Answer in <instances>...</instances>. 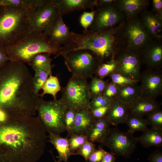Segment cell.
Segmentation results:
<instances>
[{
  "label": "cell",
  "mask_w": 162,
  "mask_h": 162,
  "mask_svg": "<svg viewBox=\"0 0 162 162\" xmlns=\"http://www.w3.org/2000/svg\"><path fill=\"white\" fill-rule=\"evenodd\" d=\"M152 11L162 19V0H152Z\"/></svg>",
  "instance_id": "7bdbcfd3"
},
{
  "label": "cell",
  "mask_w": 162,
  "mask_h": 162,
  "mask_svg": "<svg viewBox=\"0 0 162 162\" xmlns=\"http://www.w3.org/2000/svg\"><path fill=\"white\" fill-rule=\"evenodd\" d=\"M16 116L10 115L0 108V124L5 123Z\"/></svg>",
  "instance_id": "f6af8a7d"
},
{
  "label": "cell",
  "mask_w": 162,
  "mask_h": 162,
  "mask_svg": "<svg viewBox=\"0 0 162 162\" xmlns=\"http://www.w3.org/2000/svg\"><path fill=\"white\" fill-rule=\"evenodd\" d=\"M10 61L11 60L4 51L2 46L0 45V67Z\"/></svg>",
  "instance_id": "bcb514c9"
},
{
  "label": "cell",
  "mask_w": 162,
  "mask_h": 162,
  "mask_svg": "<svg viewBox=\"0 0 162 162\" xmlns=\"http://www.w3.org/2000/svg\"><path fill=\"white\" fill-rule=\"evenodd\" d=\"M76 110L73 109H68L64 116V122L66 130L68 132L70 130L74 122Z\"/></svg>",
  "instance_id": "ab89813d"
},
{
  "label": "cell",
  "mask_w": 162,
  "mask_h": 162,
  "mask_svg": "<svg viewBox=\"0 0 162 162\" xmlns=\"http://www.w3.org/2000/svg\"><path fill=\"white\" fill-rule=\"evenodd\" d=\"M95 10L94 20L89 27L93 32L115 27L126 19L124 14L115 5L97 8Z\"/></svg>",
  "instance_id": "7c38bea8"
},
{
  "label": "cell",
  "mask_w": 162,
  "mask_h": 162,
  "mask_svg": "<svg viewBox=\"0 0 162 162\" xmlns=\"http://www.w3.org/2000/svg\"><path fill=\"white\" fill-rule=\"evenodd\" d=\"M129 114V105L114 99L104 117L110 124L117 125L125 123Z\"/></svg>",
  "instance_id": "2e32d148"
},
{
  "label": "cell",
  "mask_w": 162,
  "mask_h": 162,
  "mask_svg": "<svg viewBox=\"0 0 162 162\" xmlns=\"http://www.w3.org/2000/svg\"><path fill=\"white\" fill-rule=\"evenodd\" d=\"M41 89L43 90L42 93L39 94L42 97L46 94L51 95L54 99H56L57 93L61 90L60 83L57 77L51 74L42 86Z\"/></svg>",
  "instance_id": "83f0119b"
},
{
  "label": "cell",
  "mask_w": 162,
  "mask_h": 162,
  "mask_svg": "<svg viewBox=\"0 0 162 162\" xmlns=\"http://www.w3.org/2000/svg\"><path fill=\"white\" fill-rule=\"evenodd\" d=\"M137 142L133 134L122 132L116 127L110 128L101 144L107 147L115 155L128 158L135 150Z\"/></svg>",
  "instance_id": "9c48e42d"
},
{
  "label": "cell",
  "mask_w": 162,
  "mask_h": 162,
  "mask_svg": "<svg viewBox=\"0 0 162 162\" xmlns=\"http://www.w3.org/2000/svg\"><path fill=\"white\" fill-rule=\"evenodd\" d=\"M143 64L147 68L160 69L162 65V40L153 39L140 52Z\"/></svg>",
  "instance_id": "5bb4252c"
},
{
  "label": "cell",
  "mask_w": 162,
  "mask_h": 162,
  "mask_svg": "<svg viewBox=\"0 0 162 162\" xmlns=\"http://www.w3.org/2000/svg\"><path fill=\"white\" fill-rule=\"evenodd\" d=\"M114 58L116 62L115 72L140 81L143 64L140 52L124 49L115 55Z\"/></svg>",
  "instance_id": "8fae6325"
},
{
  "label": "cell",
  "mask_w": 162,
  "mask_h": 162,
  "mask_svg": "<svg viewBox=\"0 0 162 162\" xmlns=\"http://www.w3.org/2000/svg\"><path fill=\"white\" fill-rule=\"evenodd\" d=\"M115 155L111 152H106L101 162H115L116 158V157Z\"/></svg>",
  "instance_id": "7dc6e473"
},
{
  "label": "cell",
  "mask_w": 162,
  "mask_h": 162,
  "mask_svg": "<svg viewBox=\"0 0 162 162\" xmlns=\"http://www.w3.org/2000/svg\"><path fill=\"white\" fill-rule=\"evenodd\" d=\"M50 55L45 53L38 54L31 58L28 64L34 71L52 68L54 65L51 64L52 59L50 57Z\"/></svg>",
  "instance_id": "484cf974"
},
{
  "label": "cell",
  "mask_w": 162,
  "mask_h": 162,
  "mask_svg": "<svg viewBox=\"0 0 162 162\" xmlns=\"http://www.w3.org/2000/svg\"><path fill=\"white\" fill-rule=\"evenodd\" d=\"M38 0H0L2 6H8L17 9L27 10L37 3Z\"/></svg>",
  "instance_id": "4dcf8cb0"
},
{
  "label": "cell",
  "mask_w": 162,
  "mask_h": 162,
  "mask_svg": "<svg viewBox=\"0 0 162 162\" xmlns=\"http://www.w3.org/2000/svg\"><path fill=\"white\" fill-rule=\"evenodd\" d=\"M119 90V86L112 82H109L102 95L112 100L116 98Z\"/></svg>",
  "instance_id": "f35d334b"
},
{
  "label": "cell",
  "mask_w": 162,
  "mask_h": 162,
  "mask_svg": "<svg viewBox=\"0 0 162 162\" xmlns=\"http://www.w3.org/2000/svg\"><path fill=\"white\" fill-rule=\"evenodd\" d=\"M124 32L127 50L140 52L154 39L143 26L139 16L125 20Z\"/></svg>",
  "instance_id": "30bf717a"
},
{
  "label": "cell",
  "mask_w": 162,
  "mask_h": 162,
  "mask_svg": "<svg viewBox=\"0 0 162 162\" xmlns=\"http://www.w3.org/2000/svg\"><path fill=\"white\" fill-rule=\"evenodd\" d=\"M95 120L90 110L82 109L76 111L74 122L68 132L67 137L72 134L87 136Z\"/></svg>",
  "instance_id": "9a60e30c"
},
{
  "label": "cell",
  "mask_w": 162,
  "mask_h": 162,
  "mask_svg": "<svg viewBox=\"0 0 162 162\" xmlns=\"http://www.w3.org/2000/svg\"><path fill=\"white\" fill-rule=\"evenodd\" d=\"M28 10L2 6L0 9V45H13L27 35Z\"/></svg>",
  "instance_id": "277c9868"
},
{
  "label": "cell",
  "mask_w": 162,
  "mask_h": 162,
  "mask_svg": "<svg viewBox=\"0 0 162 162\" xmlns=\"http://www.w3.org/2000/svg\"><path fill=\"white\" fill-rule=\"evenodd\" d=\"M1 7H2V5H1L0 4V9L1 8Z\"/></svg>",
  "instance_id": "f907efd6"
},
{
  "label": "cell",
  "mask_w": 162,
  "mask_h": 162,
  "mask_svg": "<svg viewBox=\"0 0 162 162\" xmlns=\"http://www.w3.org/2000/svg\"><path fill=\"white\" fill-rule=\"evenodd\" d=\"M95 146L93 143L87 141L75 152L74 155H80L87 161L89 157L95 149Z\"/></svg>",
  "instance_id": "d590c367"
},
{
  "label": "cell",
  "mask_w": 162,
  "mask_h": 162,
  "mask_svg": "<svg viewBox=\"0 0 162 162\" xmlns=\"http://www.w3.org/2000/svg\"><path fill=\"white\" fill-rule=\"evenodd\" d=\"M68 109L60 99L47 101L39 98L36 108L37 117L46 132L60 134L66 130L64 117Z\"/></svg>",
  "instance_id": "5b68a950"
},
{
  "label": "cell",
  "mask_w": 162,
  "mask_h": 162,
  "mask_svg": "<svg viewBox=\"0 0 162 162\" xmlns=\"http://www.w3.org/2000/svg\"><path fill=\"white\" fill-rule=\"evenodd\" d=\"M39 94L23 62L10 61L0 67V108L13 116H33Z\"/></svg>",
  "instance_id": "7a4b0ae2"
},
{
  "label": "cell",
  "mask_w": 162,
  "mask_h": 162,
  "mask_svg": "<svg viewBox=\"0 0 162 162\" xmlns=\"http://www.w3.org/2000/svg\"><path fill=\"white\" fill-rule=\"evenodd\" d=\"M91 78V80L88 83V86L92 98L102 95L109 82V81L104 80L96 76L94 77L93 76Z\"/></svg>",
  "instance_id": "f1b7e54d"
},
{
  "label": "cell",
  "mask_w": 162,
  "mask_h": 162,
  "mask_svg": "<svg viewBox=\"0 0 162 162\" xmlns=\"http://www.w3.org/2000/svg\"><path fill=\"white\" fill-rule=\"evenodd\" d=\"M96 10H92L91 12L85 11L80 15L79 22L84 30L88 29L91 25L94 18Z\"/></svg>",
  "instance_id": "8d00e7d4"
},
{
  "label": "cell",
  "mask_w": 162,
  "mask_h": 162,
  "mask_svg": "<svg viewBox=\"0 0 162 162\" xmlns=\"http://www.w3.org/2000/svg\"><path fill=\"white\" fill-rule=\"evenodd\" d=\"M148 160L149 162H162V153L157 150L150 154Z\"/></svg>",
  "instance_id": "ee69618b"
},
{
  "label": "cell",
  "mask_w": 162,
  "mask_h": 162,
  "mask_svg": "<svg viewBox=\"0 0 162 162\" xmlns=\"http://www.w3.org/2000/svg\"><path fill=\"white\" fill-rule=\"evenodd\" d=\"M60 99L68 109L76 111L89 109L92 97L86 79L72 75L66 86L61 90Z\"/></svg>",
  "instance_id": "ba28073f"
},
{
  "label": "cell",
  "mask_w": 162,
  "mask_h": 162,
  "mask_svg": "<svg viewBox=\"0 0 162 162\" xmlns=\"http://www.w3.org/2000/svg\"><path fill=\"white\" fill-rule=\"evenodd\" d=\"M145 28L155 39H162V19L152 11L146 9L143 10L139 15Z\"/></svg>",
  "instance_id": "e0dca14e"
},
{
  "label": "cell",
  "mask_w": 162,
  "mask_h": 162,
  "mask_svg": "<svg viewBox=\"0 0 162 162\" xmlns=\"http://www.w3.org/2000/svg\"><path fill=\"white\" fill-rule=\"evenodd\" d=\"M116 0H97L96 7L97 8L102 6L115 5Z\"/></svg>",
  "instance_id": "c3c4849f"
},
{
  "label": "cell",
  "mask_w": 162,
  "mask_h": 162,
  "mask_svg": "<svg viewBox=\"0 0 162 162\" xmlns=\"http://www.w3.org/2000/svg\"><path fill=\"white\" fill-rule=\"evenodd\" d=\"M28 11L29 29L27 36L43 32L47 35L60 14L52 0H38Z\"/></svg>",
  "instance_id": "8992f818"
},
{
  "label": "cell",
  "mask_w": 162,
  "mask_h": 162,
  "mask_svg": "<svg viewBox=\"0 0 162 162\" xmlns=\"http://www.w3.org/2000/svg\"><path fill=\"white\" fill-rule=\"evenodd\" d=\"M97 2V0H52L53 4L62 15L75 10H93Z\"/></svg>",
  "instance_id": "ac0fdd59"
},
{
  "label": "cell",
  "mask_w": 162,
  "mask_h": 162,
  "mask_svg": "<svg viewBox=\"0 0 162 162\" xmlns=\"http://www.w3.org/2000/svg\"><path fill=\"white\" fill-rule=\"evenodd\" d=\"M68 139V143L70 150L74 155L75 152L85 142L88 141L87 136L72 134Z\"/></svg>",
  "instance_id": "836d02e7"
},
{
  "label": "cell",
  "mask_w": 162,
  "mask_h": 162,
  "mask_svg": "<svg viewBox=\"0 0 162 162\" xmlns=\"http://www.w3.org/2000/svg\"><path fill=\"white\" fill-rule=\"evenodd\" d=\"M72 75L87 79L95 74L102 63L93 52L88 50L72 51L62 55Z\"/></svg>",
  "instance_id": "52a82bcc"
},
{
  "label": "cell",
  "mask_w": 162,
  "mask_h": 162,
  "mask_svg": "<svg viewBox=\"0 0 162 162\" xmlns=\"http://www.w3.org/2000/svg\"><path fill=\"white\" fill-rule=\"evenodd\" d=\"M141 96L140 85L136 83L119 86L118 92L115 99L129 104Z\"/></svg>",
  "instance_id": "d4e9b609"
},
{
  "label": "cell",
  "mask_w": 162,
  "mask_h": 162,
  "mask_svg": "<svg viewBox=\"0 0 162 162\" xmlns=\"http://www.w3.org/2000/svg\"><path fill=\"white\" fill-rule=\"evenodd\" d=\"M125 123L129 127L127 132L132 134L137 131L144 132L148 129L146 119L135 115L129 114Z\"/></svg>",
  "instance_id": "4316f807"
},
{
  "label": "cell",
  "mask_w": 162,
  "mask_h": 162,
  "mask_svg": "<svg viewBox=\"0 0 162 162\" xmlns=\"http://www.w3.org/2000/svg\"><path fill=\"white\" fill-rule=\"evenodd\" d=\"M106 151L101 146L96 148L89 157L88 162H101L102 159L106 153Z\"/></svg>",
  "instance_id": "60d3db41"
},
{
  "label": "cell",
  "mask_w": 162,
  "mask_h": 162,
  "mask_svg": "<svg viewBox=\"0 0 162 162\" xmlns=\"http://www.w3.org/2000/svg\"><path fill=\"white\" fill-rule=\"evenodd\" d=\"M62 16L60 14L47 34L50 42L58 47L65 44L70 32L69 27L64 22Z\"/></svg>",
  "instance_id": "ffe728a7"
},
{
  "label": "cell",
  "mask_w": 162,
  "mask_h": 162,
  "mask_svg": "<svg viewBox=\"0 0 162 162\" xmlns=\"http://www.w3.org/2000/svg\"><path fill=\"white\" fill-rule=\"evenodd\" d=\"M109 76L111 79V82L119 87L137 83L139 82L131 79L116 72L112 73Z\"/></svg>",
  "instance_id": "e575fe53"
},
{
  "label": "cell",
  "mask_w": 162,
  "mask_h": 162,
  "mask_svg": "<svg viewBox=\"0 0 162 162\" xmlns=\"http://www.w3.org/2000/svg\"><path fill=\"white\" fill-rule=\"evenodd\" d=\"M52 69L42 70L35 71L33 80L35 91L38 94L49 76L52 74Z\"/></svg>",
  "instance_id": "1f68e13d"
},
{
  "label": "cell",
  "mask_w": 162,
  "mask_h": 162,
  "mask_svg": "<svg viewBox=\"0 0 162 162\" xmlns=\"http://www.w3.org/2000/svg\"><path fill=\"white\" fill-rule=\"evenodd\" d=\"M110 125L104 117L95 120L87 135L88 141L101 143L108 133Z\"/></svg>",
  "instance_id": "603a6c76"
},
{
  "label": "cell",
  "mask_w": 162,
  "mask_h": 162,
  "mask_svg": "<svg viewBox=\"0 0 162 162\" xmlns=\"http://www.w3.org/2000/svg\"><path fill=\"white\" fill-rule=\"evenodd\" d=\"M111 101L102 95L93 97L89 103L90 110H92L99 107L109 105Z\"/></svg>",
  "instance_id": "74e56055"
},
{
  "label": "cell",
  "mask_w": 162,
  "mask_h": 162,
  "mask_svg": "<svg viewBox=\"0 0 162 162\" xmlns=\"http://www.w3.org/2000/svg\"><path fill=\"white\" fill-rule=\"evenodd\" d=\"M48 141L53 145L58 153V162H68V160L73 154L69 145L68 139L61 136L60 134H49Z\"/></svg>",
  "instance_id": "7402d4cb"
},
{
  "label": "cell",
  "mask_w": 162,
  "mask_h": 162,
  "mask_svg": "<svg viewBox=\"0 0 162 162\" xmlns=\"http://www.w3.org/2000/svg\"><path fill=\"white\" fill-rule=\"evenodd\" d=\"M149 4L148 0H116L115 5L128 19L139 16Z\"/></svg>",
  "instance_id": "44dd1931"
},
{
  "label": "cell",
  "mask_w": 162,
  "mask_h": 162,
  "mask_svg": "<svg viewBox=\"0 0 162 162\" xmlns=\"http://www.w3.org/2000/svg\"><path fill=\"white\" fill-rule=\"evenodd\" d=\"M110 105L99 107L90 110L94 118L96 120L104 118L109 109Z\"/></svg>",
  "instance_id": "b9f144b4"
},
{
  "label": "cell",
  "mask_w": 162,
  "mask_h": 162,
  "mask_svg": "<svg viewBox=\"0 0 162 162\" xmlns=\"http://www.w3.org/2000/svg\"><path fill=\"white\" fill-rule=\"evenodd\" d=\"M38 117H16L0 124V162H37L47 136Z\"/></svg>",
  "instance_id": "6da1fadb"
},
{
  "label": "cell",
  "mask_w": 162,
  "mask_h": 162,
  "mask_svg": "<svg viewBox=\"0 0 162 162\" xmlns=\"http://www.w3.org/2000/svg\"><path fill=\"white\" fill-rule=\"evenodd\" d=\"M130 114L143 117L147 116L160 109V104L156 100L150 99L141 96L128 104Z\"/></svg>",
  "instance_id": "d6986e66"
},
{
  "label": "cell",
  "mask_w": 162,
  "mask_h": 162,
  "mask_svg": "<svg viewBox=\"0 0 162 162\" xmlns=\"http://www.w3.org/2000/svg\"><path fill=\"white\" fill-rule=\"evenodd\" d=\"M51 153H52V157H53V159H54V162H58V161H57V160L55 159V158H54V156H53V154H52V152H51Z\"/></svg>",
  "instance_id": "681fc988"
},
{
  "label": "cell",
  "mask_w": 162,
  "mask_h": 162,
  "mask_svg": "<svg viewBox=\"0 0 162 162\" xmlns=\"http://www.w3.org/2000/svg\"><path fill=\"white\" fill-rule=\"evenodd\" d=\"M114 56L99 66L95 73L96 76L103 80L104 77L115 71L116 62Z\"/></svg>",
  "instance_id": "f546056e"
},
{
  "label": "cell",
  "mask_w": 162,
  "mask_h": 162,
  "mask_svg": "<svg viewBox=\"0 0 162 162\" xmlns=\"http://www.w3.org/2000/svg\"><path fill=\"white\" fill-rule=\"evenodd\" d=\"M137 142L145 148L162 146V130L151 128L141 136L136 137Z\"/></svg>",
  "instance_id": "cb8c5ba5"
},
{
  "label": "cell",
  "mask_w": 162,
  "mask_h": 162,
  "mask_svg": "<svg viewBox=\"0 0 162 162\" xmlns=\"http://www.w3.org/2000/svg\"><path fill=\"white\" fill-rule=\"evenodd\" d=\"M4 52L11 61H20L29 63L35 55L45 53L56 56L61 55L62 46L57 47L49 41L48 36L44 32L27 36L11 45L3 46Z\"/></svg>",
  "instance_id": "3957f363"
},
{
  "label": "cell",
  "mask_w": 162,
  "mask_h": 162,
  "mask_svg": "<svg viewBox=\"0 0 162 162\" xmlns=\"http://www.w3.org/2000/svg\"><path fill=\"white\" fill-rule=\"evenodd\" d=\"M140 85L141 96L156 100L162 93V72L160 69L147 68L141 73Z\"/></svg>",
  "instance_id": "4fadbf2b"
},
{
  "label": "cell",
  "mask_w": 162,
  "mask_h": 162,
  "mask_svg": "<svg viewBox=\"0 0 162 162\" xmlns=\"http://www.w3.org/2000/svg\"><path fill=\"white\" fill-rule=\"evenodd\" d=\"M146 120L148 125L151 128L162 130V111L157 110L147 116Z\"/></svg>",
  "instance_id": "d6a6232c"
}]
</instances>
